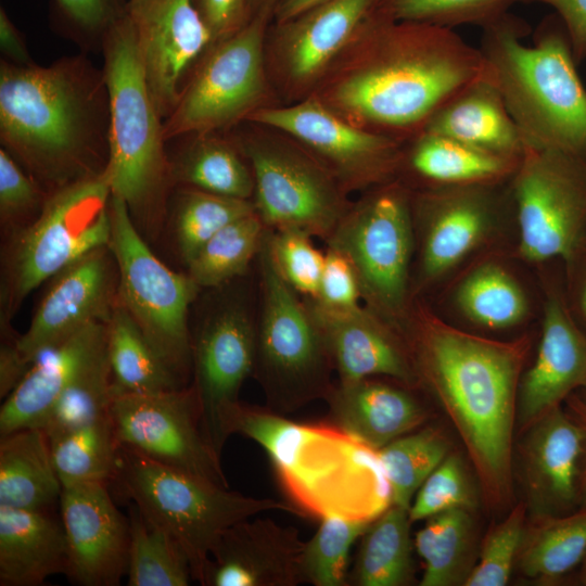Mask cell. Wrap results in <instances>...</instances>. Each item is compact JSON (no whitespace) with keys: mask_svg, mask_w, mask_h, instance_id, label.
<instances>
[{"mask_svg":"<svg viewBox=\"0 0 586 586\" xmlns=\"http://www.w3.org/2000/svg\"><path fill=\"white\" fill-rule=\"evenodd\" d=\"M371 522L327 517L314 536L305 542L302 555L304 583L315 586L348 585L347 565L352 545Z\"/></svg>","mask_w":586,"mask_h":586,"instance_id":"obj_45","label":"cell"},{"mask_svg":"<svg viewBox=\"0 0 586 586\" xmlns=\"http://www.w3.org/2000/svg\"><path fill=\"white\" fill-rule=\"evenodd\" d=\"M251 124L238 148L253 174L257 215L268 229L296 228L324 241L348 208V194L295 140Z\"/></svg>","mask_w":586,"mask_h":586,"instance_id":"obj_13","label":"cell"},{"mask_svg":"<svg viewBox=\"0 0 586 586\" xmlns=\"http://www.w3.org/2000/svg\"><path fill=\"white\" fill-rule=\"evenodd\" d=\"M393 505L409 509L426 477L449 454L440 429L428 426L405 434L377 450Z\"/></svg>","mask_w":586,"mask_h":586,"instance_id":"obj_41","label":"cell"},{"mask_svg":"<svg viewBox=\"0 0 586 586\" xmlns=\"http://www.w3.org/2000/svg\"><path fill=\"white\" fill-rule=\"evenodd\" d=\"M520 158L495 154L446 136L421 131L405 142L398 178L406 174L420 182L421 186L413 190L501 184L511 179Z\"/></svg>","mask_w":586,"mask_h":586,"instance_id":"obj_31","label":"cell"},{"mask_svg":"<svg viewBox=\"0 0 586 586\" xmlns=\"http://www.w3.org/2000/svg\"><path fill=\"white\" fill-rule=\"evenodd\" d=\"M487 69L481 50L453 28L378 8L310 95L353 125L406 142Z\"/></svg>","mask_w":586,"mask_h":586,"instance_id":"obj_1","label":"cell"},{"mask_svg":"<svg viewBox=\"0 0 586 586\" xmlns=\"http://www.w3.org/2000/svg\"><path fill=\"white\" fill-rule=\"evenodd\" d=\"M304 300L324 340L339 382L378 375L410 387L420 382L406 337L367 306L336 310L308 297Z\"/></svg>","mask_w":586,"mask_h":586,"instance_id":"obj_23","label":"cell"},{"mask_svg":"<svg viewBox=\"0 0 586 586\" xmlns=\"http://www.w3.org/2000/svg\"><path fill=\"white\" fill-rule=\"evenodd\" d=\"M482 29L479 49L525 148L586 158V87L560 17L545 16L532 44L530 25L510 12Z\"/></svg>","mask_w":586,"mask_h":586,"instance_id":"obj_5","label":"cell"},{"mask_svg":"<svg viewBox=\"0 0 586 586\" xmlns=\"http://www.w3.org/2000/svg\"><path fill=\"white\" fill-rule=\"evenodd\" d=\"M519 446L525 505L531 517L559 515L577 507L582 434L559 406L522 432Z\"/></svg>","mask_w":586,"mask_h":586,"instance_id":"obj_25","label":"cell"},{"mask_svg":"<svg viewBox=\"0 0 586 586\" xmlns=\"http://www.w3.org/2000/svg\"><path fill=\"white\" fill-rule=\"evenodd\" d=\"M469 509L454 508L425 519L415 546L424 563L420 586H464L476 562Z\"/></svg>","mask_w":586,"mask_h":586,"instance_id":"obj_35","label":"cell"},{"mask_svg":"<svg viewBox=\"0 0 586 586\" xmlns=\"http://www.w3.org/2000/svg\"><path fill=\"white\" fill-rule=\"evenodd\" d=\"M270 23L255 15L241 30L207 48L163 122L165 140L215 133L273 105L265 56Z\"/></svg>","mask_w":586,"mask_h":586,"instance_id":"obj_11","label":"cell"},{"mask_svg":"<svg viewBox=\"0 0 586 586\" xmlns=\"http://www.w3.org/2000/svg\"><path fill=\"white\" fill-rule=\"evenodd\" d=\"M255 354L256 320L249 304L240 300L220 305L192 339L191 387L204 437L220 459L242 404V384L254 371Z\"/></svg>","mask_w":586,"mask_h":586,"instance_id":"obj_16","label":"cell"},{"mask_svg":"<svg viewBox=\"0 0 586 586\" xmlns=\"http://www.w3.org/2000/svg\"><path fill=\"white\" fill-rule=\"evenodd\" d=\"M510 195L522 256L535 263L570 259L586 224V158L525 148Z\"/></svg>","mask_w":586,"mask_h":586,"instance_id":"obj_14","label":"cell"},{"mask_svg":"<svg viewBox=\"0 0 586 586\" xmlns=\"http://www.w3.org/2000/svg\"><path fill=\"white\" fill-rule=\"evenodd\" d=\"M103 51L110 109L104 173L112 195L125 202L132 219L154 217L171 174L164 151L163 117L125 11L104 33Z\"/></svg>","mask_w":586,"mask_h":586,"instance_id":"obj_6","label":"cell"},{"mask_svg":"<svg viewBox=\"0 0 586 586\" xmlns=\"http://www.w3.org/2000/svg\"><path fill=\"white\" fill-rule=\"evenodd\" d=\"M409 509L391 505L361 536L348 585L406 586L413 578Z\"/></svg>","mask_w":586,"mask_h":586,"instance_id":"obj_36","label":"cell"},{"mask_svg":"<svg viewBox=\"0 0 586 586\" xmlns=\"http://www.w3.org/2000/svg\"><path fill=\"white\" fill-rule=\"evenodd\" d=\"M253 16L265 15L272 21L277 0H249Z\"/></svg>","mask_w":586,"mask_h":586,"instance_id":"obj_59","label":"cell"},{"mask_svg":"<svg viewBox=\"0 0 586 586\" xmlns=\"http://www.w3.org/2000/svg\"><path fill=\"white\" fill-rule=\"evenodd\" d=\"M256 259L260 305L253 374L264 391L266 408L283 416L326 399L334 385V367L304 297L276 267L268 228Z\"/></svg>","mask_w":586,"mask_h":586,"instance_id":"obj_8","label":"cell"},{"mask_svg":"<svg viewBox=\"0 0 586 586\" xmlns=\"http://www.w3.org/2000/svg\"><path fill=\"white\" fill-rule=\"evenodd\" d=\"M313 235L296 228L268 229L272 259L282 278L303 297L318 293L324 265V254L319 251Z\"/></svg>","mask_w":586,"mask_h":586,"instance_id":"obj_48","label":"cell"},{"mask_svg":"<svg viewBox=\"0 0 586 586\" xmlns=\"http://www.w3.org/2000/svg\"><path fill=\"white\" fill-rule=\"evenodd\" d=\"M499 186L412 190L413 222L420 230V288L453 269L485 239L500 204Z\"/></svg>","mask_w":586,"mask_h":586,"instance_id":"obj_19","label":"cell"},{"mask_svg":"<svg viewBox=\"0 0 586 586\" xmlns=\"http://www.w3.org/2000/svg\"><path fill=\"white\" fill-rule=\"evenodd\" d=\"M380 1L328 0L284 22H271L265 56L275 93L285 104L310 95Z\"/></svg>","mask_w":586,"mask_h":586,"instance_id":"obj_17","label":"cell"},{"mask_svg":"<svg viewBox=\"0 0 586 586\" xmlns=\"http://www.w3.org/2000/svg\"><path fill=\"white\" fill-rule=\"evenodd\" d=\"M551 7L562 21L577 64L586 60V0H521Z\"/></svg>","mask_w":586,"mask_h":586,"instance_id":"obj_54","label":"cell"},{"mask_svg":"<svg viewBox=\"0 0 586 586\" xmlns=\"http://www.w3.org/2000/svg\"><path fill=\"white\" fill-rule=\"evenodd\" d=\"M67 572V544L61 518L50 510L0 505V585L39 586Z\"/></svg>","mask_w":586,"mask_h":586,"instance_id":"obj_29","label":"cell"},{"mask_svg":"<svg viewBox=\"0 0 586 586\" xmlns=\"http://www.w3.org/2000/svg\"><path fill=\"white\" fill-rule=\"evenodd\" d=\"M457 302L467 317L489 329H505L521 322L527 313L525 294L502 267L485 264L461 283Z\"/></svg>","mask_w":586,"mask_h":586,"instance_id":"obj_42","label":"cell"},{"mask_svg":"<svg viewBox=\"0 0 586 586\" xmlns=\"http://www.w3.org/2000/svg\"><path fill=\"white\" fill-rule=\"evenodd\" d=\"M109 94L81 58L49 66H0V138L4 149L51 193L102 174L109 156Z\"/></svg>","mask_w":586,"mask_h":586,"instance_id":"obj_3","label":"cell"},{"mask_svg":"<svg viewBox=\"0 0 586 586\" xmlns=\"http://www.w3.org/2000/svg\"><path fill=\"white\" fill-rule=\"evenodd\" d=\"M420 379L451 421L487 507L509 508L520 373L528 341H497L456 329L419 306L406 330Z\"/></svg>","mask_w":586,"mask_h":586,"instance_id":"obj_2","label":"cell"},{"mask_svg":"<svg viewBox=\"0 0 586 586\" xmlns=\"http://www.w3.org/2000/svg\"><path fill=\"white\" fill-rule=\"evenodd\" d=\"M231 432L266 450L298 512L372 522L392 505L377 450L331 423H296L241 404Z\"/></svg>","mask_w":586,"mask_h":586,"instance_id":"obj_4","label":"cell"},{"mask_svg":"<svg viewBox=\"0 0 586 586\" xmlns=\"http://www.w3.org/2000/svg\"><path fill=\"white\" fill-rule=\"evenodd\" d=\"M110 413L120 446L228 487L221 459L202 432L192 387L119 395Z\"/></svg>","mask_w":586,"mask_h":586,"instance_id":"obj_18","label":"cell"},{"mask_svg":"<svg viewBox=\"0 0 586 586\" xmlns=\"http://www.w3.org/2000/svg\"><path fill=\"white\" fill-rule=\"evenodd\" d=\"M318 293L308 297L318 305L336 310L352 309L362 304L359 281L345 255L327 246Z\"/></svg>","mask_w":586,"mask_h":586,"instance_id":"obj_50","label":"cell"},{"mask_svg":"<svg viewBox=\"0 0 586 586\" xmlns=\"http://www.w3.org/2000/svg\"><path fill=\"white\" fill-rule=\"evenodd\" d=\"M16 339L4 341L0 348V397L7 398L18 385L31 364L20 352Z\"/></svg>","mask_w":586,"mask_h":586,"instance_id":"obj_55","label":"cell"},{"mask_svg":"<svg viewBox=\"0 0 586 586\" xmlns=\"http://www.w3.org/2000/svg\"><path fill=\"white\" fill-rule=\"evenodd\" d=\"M586 379V337L562 302L547 300L537 356L518 392L517 425L522 433L562 405Z\"/></svg>","mask_w":586,"mask_h":586,"instance_id":"obj_26","label":"cell"},{"mask_svg":"<svg viewBox=\"0 0 586 586\" xmlns=\"http://www.w3.org/2000/svg\"><path fill=\"white\" fill-rule=\"evenodd\" d=\"M41 202L37 182L3 148L0 150V214L2 222L34 211Z\"/></svg>","mask_w":586,"mask_h":586,"instance_id":"obj_51","label":"cell"},{"mask_svg":"<svg viewBox=\"0 0 586 586\" xmlns=\"http://www.w3.org/2000/svg\"><path fill=\"white\" fill-rule=\"evenodd\" d=\"M150 521L184 550L201 584L221 534L239 521L270 510L297 513L288 502L244 496L198 475L154 462L119 445L113 482Z\"/></svg>","mask_w":586,"mask_h":586,"instance_id":"obj_7","label":"cell"},{"mask_svg":"<svg viewBox=\"0 0 586 586\" xmlns=\"http://www.w3.org/2000/svg\"><path fill=\"white\" fill-rule=\"evenodd\" d=\"M254 212L252 200L187 187L179 196L175 215L177 244L186 265L220 229Z\"/></svg>","mask_w":586,"mask_h":586,"instance_id":"obj_43","label":"cell"},{"mask_svg":"<svg viewBox=\"0 0 586 586\" xmlns=\"http://www.w3.org/2000/svg\"><path fill=\"white\" fill-rule=\"evenodd\" d=\"M475 504L474 487L462 459L449 453L416 493L409 519L413 523L448 509L471 510Z\"/></svg>","mask_w":586,"mask_h":586,"instance_id":"obj_49","label":"cell"},{"mask_svg":"<svg viewBox=\"0 0 586 586\" xmlns=\"http://www.w3.org/2000/svg\"><path fill=\"white\" fill-rule=\"evenodd\" d=\"M582 307H583L584 314L586 315V286H585L584 292H583Z\"/></svg>","mask_w":586,"mask_h":586,"instance_id":"obj_61","label":"cell"},{"mask_svg":"<svg viewBox=\"0 0 586 586\" xmlns=\"http://www.w3.org/2000/svg\"><path fill=\"white\" fill-rule=\"evenodd\" d=\"M521 0H381L379 10L398 21L454 28L484 26L509 12Z\"/></svg>","mask_w":586,"mask_h":586,"instance_id":"obj_46","label":"cell"},{"mask_svg":"<svg viewBox=\"0 0 586 586\" xmlns=\"http://www.w3.org/2000/svg\"><path fill=\"white\" fill-rule=\"evenodd\" d=\"M60 518L67 544L66 576L81 586H116L126 577L130 528L107 484L63 486Z\"/></svg>","mask_w":586,"mask_h":586,"instance_id":"obj_22","label":"cell"},{"mask_svg":"<svg viewBox=\"0 0 586 586\" xmlns=\"http://www.w3.org/2000/svg\"><path fill=\"white\" fill-rule=\"evenodd\" d=\"M63 485L50 445L39 428H25L0 437V505L50 510Z\"/></svg>","mask_w":586,"mask_h":586,"instance_id":"obj_32","label":"cell"},{"mask_svg":"<svg viewBox=\"0 0 586 586\" xmlns=\"http://www.w3.org/2000/svg\"><path fill=\"white\" fill-rule=\"evenodd\" d=\"M585 562H584V571H583V583L586 585V556H585Z\"/></svg>","mask_w":586,"mask_h":586,"instance_id":"obj_62","label":"cell"},{"mask_svg":"<svg viewBox=\"0 0 586 586\" xmlns=\"http://www.w3.org/2000/svg\"><path fill=\"white\" fill-rule=\"evenodd\" d=\"M0 47L3 54L11 60V63L18 65L31 64L25 42L3 8L0 10Z\"/></svg>","mask_w":586,"mask_h":586,"instance_id":"obj_57","label":"cell"},{"mask_svg":"<svg viewBox=\"0 0 586 586\" xmlns=\"http://www.w3.org/2000/svg\"><path fill=\"white\" fill-rule=\"evenodd\" d=\"M52 279L28 329L16 340L30 364L86 326L106 323L117 303V265L109 245L88 253Z\"/></svg>","mask_w":586,"mask_h":586,"instance_id":"obj_21","label":"cell"},{"mask_svg":"<svg viewBox=\"0 0 586 586\" xmlns=\"http://www.w3.org/2000/svg\"><path fill=\"white\" fill-rule=\"evenodd\" d=\"M129 586H187L193 579L190 561L178 542L150 521L135 505L129 510Z\"/></svg>","mask_w":586,"mask_h":586,"instance_id":"obj_39","label":"cell"},{"mask_svg":"<svg viewBox=\"0 0 586 586\" xmlns=\"http://www.w3.org/2000/svg\"><path fill=\"white\" fill-rule=\"evenodd\" d=\"M326 400L330 423L374 450L415 431L428 418L408 391L373 378L339 382Z\"/></svg>","mask_w":586,"mask_h":586,"instance_id":"obj_28","label":"cell"},{"mask_svg":"<svg viewBox=\"0 0 586 586\" xmlns=\"http://www.w3.org/2000/svg\"><path fill=\"white\" fill-rule=\"evenodd\" d=\"M110 249L118 272L117 303L133 318L162 361L186 386L192 369L188 311L200 286L169 269L142 240L125 202L111 198Z\"/></svg>","mask_w":586,"mask_h":586,"instance_id":"obj_12","label":"cell"},{"mask_svg":"<svg viewBox=\"0 0 586 586\" xmlns=\"http://www.w3.org/2000/svg\"><path fill=\"white\" fill-rule=\"evenodd\" d=\"M58 8L76 28L102 34L123 15L122 0H55Z\"/></svg>","mask_w":586,"mask_h":586,"instance_id":"obj_52","label":"cell"},{"mask_svg":"<svg viewBox=\"0 0 586 586\" xmlns=\"http://www.w3.org/2000/svg\"><path fill=\"white\" fill-rule=\"evenodd\" d=\"M579 388L583 390V394L578 397L586 404V379Z\"/></svg>","mask_w":586,"mask_h":586,"instance_id":"obj_60","label":"cell"},{"mask_svg":"<svg viewBox=\"0 0 586 586\" xmlns=\"http://www.w3.org/2000/svg\"><path fill=\"white\" fill-rule=\"evenodd\" d=\"M106 353V323L93 322L41 352L4 399L0 437L38 428L62 393Z\"/></svg>","mask_w":586,"mask_h":586,"instance_id":"obj_27","label":"cell"},{"mask_svg":"<svg viewBox=\"0 0 586 586\" xmlns=\"http://www.w3.org/2000/svg\"><path fill=\"white\" fill-rule=\"evenodd\" d=\"M565 411L577 424L582 434V455L577 480V509L586 508V404L577 396L571 394L564 400Z\"/></svg>","mask_w":586,"mask_h":586,"instance_id":"obj_56","label":"cell"},{"mask_svg":"<svg viewBox=\"0 0 586 586\" xmlns=\"http://www.w3.org/2000/svg\"><path fill=\"white\" fill-rule=\"evenodd\" d=\"M305 542L293 526L249 518L228 527L214 546L203 586H296L304 583Z\"/></svg>","mask_w":586,"mask_h":586,"instance_id":"obj_24","label":"cell"},{"mask_svg":"<svg viewBox=\"0 0 586 586\" xmlns=\"http://www.w3.org/2000/svg\"><path fill=\"white\" fill-rule=\"evenodd\" d=\"M48 441L63 486L113 482L118 469L119 443L111 413Z\"/></svg>","mask_w":586,"mask_h":586,"instance_id":"obj_38","label":"cell"},{"mask_svg":"<svg viewBox=\"0 0 586 586\" xmlns=\"http://www.w3.org/2000/svg\"><path fill=\"white\" fill-rule=\"evenodd\" d=\"M140 58L160 114L176 104L183 79L213 37L193 0H127Z\"/></svg>","mask_w":586,"mask_h":586,"instance_id":"obj_20","label":"cell"},{"mask_svg":"<svg viewBox=\"0 0 586 586\" xmlns=\"http://www.w3.org/2000/svg\"><path fill=\"white\" fill-rule=\"evenodd\" d=\"M267 227L256 212L213 235L188 263V275L200 288H217L244 275L257 257Z\"/></svg>","mask_w":586,"mask_h":586,"instance_id":"obj_40","label":"cell"},{"mask_svg":"<svg viewBox=\"0 0 586 586\" xmlns=\"http://www.w3.org/2000/svg\"><path fill=\"white\" fill-rule=\"evenodd\" d=\"M362 193L324 242L351 262L362 304L405 336L415 251L412 189L395 179Z\"/></svg>","mask_w":586,"mask_h":586,"instance_id":"obj_9","label":"cell"},{"mask_svg":"<svg viewBox=\"0 0 586 586\" xmlns=\"http://www.w3.org/2000/svg\"><path fill=\"white\" fill-rule=\"evenodd\" d=\"M106 353L58 398L40 425L48 440L110 413L114 399Z\"/></svg>","mask_w":586,"mask_h":586,"instance_id":"obj_44","label":"cell"},{"mask_svg":"<svg viewBox=\"0 0 586 586\" xmlns=\"http://www.w3.org/2000/svg\"><path fill=\"white\" fill-rule=\"evenodd\" d=\"M586 556V508L527 520L515 566L526 578L548 584Z\"/></svg>","mask_w":586,"mask_h":586,"instance_id":"obj_33","label":"cell"},{"mask_svg":"<svg viewBox=\"0 0 586 586\" xmlns=\"http://www.w3.org/2000/svg\"><path fill=\"white\" fill-rule=\"evenodd\" d=\"M328 0H277L271 22H284Z\"/></svg>","mask_w":586,"mask_h":586,"instance_id":"obj_58","label":"cell"},{"mask_svg":"<svg viewBox=\"0 0 586 586\" xmlns=\"http://www.w3.org/2000/svg\"><path fill=\"white\" fill-rule=\"evenodd\" d=\"M246 123L276 129L295 140L347 194L399 177L405 142L353 125L311 95L260 109Z\"/></svg>","mask_w":586,"mask_h":586,"instance_id":"obj_15","label":"cell"},{"mask_svg":"<svg viewBox=\"0 0 586 586\" xmlns=\"http://www.w3.org/2000/svg\"><path fill=\"white\" fill-rule=\"evenodd\" d=\"M524 501L513 506L486 534L464 586H505L515 566L527 522Z\"/></svg>","mask_w":586,"mask_h":586,"instance_id":"obj_47","label":"cell"},{"mask_svg":"<svg viewBox=\"0 0 586 586\" xmlns=\"http://www.w3.org/2000/svg\"><path fill=\"white\" fill-rule=\"evenodd\" d=\"M125 1H127V0H125Z\"/></svg>","mask_w":586,"mask_h":586,"instance_id":"obj_63","label":"cell"},{"mask_svg":"<svg viewBox=\"0 0 586 586\" xmlns=\"http://www.w3.org/2000/svg\"><path fill=\"white\" fill-rule=\"evenodd\" d=\"M213 43L241 30L252 20L249 0H193Z\"/></svg>","mask_w":586,"mask_h":586,"instance_id":"obj_53","label":"cell"},{"mask_svg":"<svg viewBox=\"0 0 586 586\" xmlns=\"http://www.w3.org/2000/svg\"><path fill=\"white\" fill-rule=\"evenodd\" d=\"M170 174L189 188L229 198L253 199L254 178L246 158L239 148L213 133L196 136L170 166Z\"/></svg>","mask_w":586,"mask_h":586,"instance_id":"obj_37","label":"cell"},{"mask_svg":"<svg viewBox=\"0 0 586 586\" xmlns=\"http://www.w3.org/2000/svg\"><path fill=\"white\" fill-rule=\"evenodd\" d=\"M423 131L513 158H520L525 150L489 68L448 100Z\"/></svg>","mask_w":586,"mask_h":586,"instance_id":"obj_30","label":"cell"},{"mask_svg":"<svg viewBox=\"0 0 586 586\" xmlns=\"http://www.w3.org/2000/svg\"><path fill=\"white\" fill-rule=\"evenodd\" d=\"M111 198L104 171L78 180L52 192L38 216L12 235L3 258L1 327L38 285L110 244Z\"/></svg>","mask_w":586,"mask_h":586,"instance_id":"obj_10","label":"cell"},{"mask_svg":"<svg viewBox=\"0 0 586 586\" xmlns=\"http://www.w3.org/2000/svg\"><path fill=\"white\" fill-rule=\"evenodd\" d=\"M106 357L115 397L184 387L118 303L106 322Z\"/></svg>","mask_w":586,"mask_h":586,"instance_id":"obj_34","label":"cell"}]
</instances>
